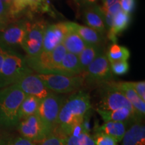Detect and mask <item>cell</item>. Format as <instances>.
Masks as SVG:
<instances>
[{
    "label": "cell",
    "instance_id": "cell-1",
    "mask_svg": "<svg viewBox=\"0 0 145 145\" xmlns=\"http://www.w3.org/2000/svg\"><path fill=\"white\" fill-rule=\"evenodd\" d=\"M91 108L89 94L87 92L80 90L70 95L61 109L53 133L62 138L67 137L82 122L85 115Z\"/></svg>",
    "mask_w": 145,
    "mask_h": 145
},
{
    "label": "cell",
    "instance_id": "cell-2",
    "mask_svg": "<svg viewBox=\"0 0 145 145\" xmlns=\"http://www.w3.org/2000/svg\"><path fill=\"white\" fill-rule=\"evenodd\" d=\"M26 95L16 84L0 89V128L16 129L20 107Z\"/></svg>",
    "mask_w": 145,
    "mask_h": 145
},
{
    "label": "cell",
    "instance_id": "cell-3",
    "mask_svg": "<svg viewBox=\"0 0 145 145\" xmlns=\"http://www.w3.org/2000/svg\"><path fill=\"white\" fill-rule=\"evenodd\" d=\"M34 72L27 65L25 57L14 50H8L0 70V89L16 84Z\"/></svg>",
    "mask_w": 145,
    "mask_h": 145
},
{
    "label": "cell",
    "instance_id": "cell-4",
    "mask_svg": "<svg viewBox=\"0 0 145 145\" xmlns=\"http://www.w3.org/2000/svg\"><path fill=\"white\" fill-rule=\"evenodd\" d=\"M67 50L61 44L50 52L41 51L34 56H25L27 65L39 74H59V65Z\"/></svg>",
    "mask_w": 145,
    "mask_h": 145
},
{
    "label": "cell",
    "instance_id": "cell-5",
    "mask_svg": "<svg viewBox=\"0 0 145 145\" xmlns=\"http://www.w3.org/2000/svg\"><path fill=\"white\" fill-rule=\"evenodd\" d=\"M36 74L50 91L58 94L74 92L86 85L83 72L71 77L59 74Z\"/></svg>",
    "mask_w": 145,
    "mask_h": 145
},
{
    "label": "cell",
    "instance_id": "cell-6",
    "mask_svg": "<svg viewBox=\"0 0 145 145\" xmlns=\"http://www.w3.org/2000/svg\"><path fill=\"white\" fill-rule=\"evenodd\" d=\"M66 99L64 95L52 92L41 99L36 115L51 133L55 129L59 112Z\"/></svg>",
    "mask_w": 145,
    "mask_h": 145
},
{
    "label": "cell",
    "instance_id": "cell-7",
    "mask_svg": "<svg viewBox=\"0 0 145 145\" xmlns=\"http://www.w3.org/2000/svg\"><path fill=\"white\" fill-rule=\"evenodd\" d=\"M122 108H126L136 113L129 101L118 89L114 86L112 81L99 86L97 109L110 111Z\"/></svg>",
    "mask_w": 145,
    "mask_h": 145
},
{
    "label": "cell",
    "instance_id": "cell-8",
    "mask_svg": "<svg viewBox=\"0 0 145 145\" xmlns=\"http://www.w3.org/2000/svg\"><path fill=\"white\" fill-rule=\"evenodd\" d=\"M86 84L101 86L114 80L110 64L106 54L103 52L98 56L83 72Z\"/></svg>",
    "mask_w": 145,
    "mask_h": 145
},
{
    "label": "cell",
    "instance_id": "cell-9",
    "mask_svg": "<svg viewBox=\"0 0 145 145\" xmlns=\"http://www.w3.org/2000/svg\"><path fill=\"white\" fill-rule=\"evenodd\" d=\"M47 26L46 22L43 19L30 21L26 36L20 46L27 56H34L42 51L43 38Z\"/></svg>",
    "mask_w": 145,
    "mask_h": 145
},
{
    "label": "cell",
    "instance_id": "cell-10",
    "mask_svg": "<svg viewBox=\"0 0 145 145\" xmlns=\"http://www.w3.org/2000/svg\"><path fill=\"white\" fill-rule=\"evenodd\" d=\"M16 129L20 135L34 143L41 142L52 134L36 114L20 121Z\"/></svg>",
    "mask_w": 145,
    "mask_h": 145
},
{
    "label": "cell",
    "instance_id": "cell-11",
    "mask_svg": "<svg viewBox=\"0 0 145 145\" xmlns=\"http://www.w3.org/2000/svg\"><path fill=\"white\" fill-rule=\"evenodd\" d=\"M30 21L23 19L12 22L3 31L0 32V46L8 50H12V47L21 46Z\"/></svg>",
    "mask_w": 145,
    "mask_h": 145
},
{
    "label": "cell",
    "instance_id": "cell-12",
    "mask_svg": "<svg viewBox=\"0 0 145 145\" xmlns=\"http://www.w3.org/2000/svg\"><path fill=\"white\" fill-rule=\"evenodd\" d=\"M16 85L27 95H32L41 99L52 91L48 89L36 73H32L23 77Z\"/></svg>",
    "mask_w": 145,
    "mask_h": 145
},
{
    "label": "cell",
    "instance_id": "cell-13",
    "mask_svg": "<svg viewBox=\"0 0 145 145\" xmlns=\"http://www.w3.org/2000/svg\"><path fill=\"white\" fill-rule=\"evenodd\" d=\"M69 31L65 22L48 25L44 31L42 51L50 52L62 44L65 34Z\"/></svg>",
    "mask_w": 145,
    "mask_h": 145
},
{
    "label": "cell",
    "instance_id": "cell-14",
    "mask_svg": "<svg viewBox=\"0 0 145 145\" xmlns=\"http://www.w3.org/2000/svg\"><path fill=\"white\" fill-rule=\"evenodd\" d=\"M83 20L89 28L105 35L107 33L104 16L99 5H94L83 10Z\"/></svg>",
    "mask_w": 145,
    "mask_h": 145
},
{
    "label": "cell",
    "instance_id": "cell-15",
    "mask_svg": "<svg viewBox=\"0 0 145 145\" xmlns=\"http://www.w3.org/2000/svg\"><path fill=\"white\" fill-rule=\"evenodd\" d=\"M69 30L79 36L88 45H100L104 40V36L89 27L72 22H65Z\"/></svg>",
    "mask_w": 145,
    "mask_h": 145
},
{
    "label": "cell",
    "instance_id": "cell-16",
    "mask_svg": "<svg viewBox=\"0 0 145 145\" xmlns=\"http://www.w3.org/2000/svg\"><path fill=\"white\" fill-rule=\"evenodd\" d=\"M96 112L100 116L104 122H132L138 119L141 118L135 113L126 108H122L114 110H101L96 108Z\"/></svg>",
    "mask_w": 145,
    "mask_h": 145
},
{
    "label": "cell",
    "instance_id": "cell-17",
    "mask_svg": "<svg viewBox=\"0 0 145 145\" xmlns=\"http://www.w3.org/2000/svg\"><path fill=\"white\" fill-rule=\"evenodd\" d=\"M121 145H145V126L142 119L134 121L127 129Z\"/></svg>",
    "mask_w": 145,
    "mask_h": 145
},
{
    "label": "cell",
    "instance_id": "cell-18",
    "mask_svg": "<svg viewBox=\"0 0 145 145\" xmlns=\"http://www.w3.org/2000/svg\"><path fill=\"white\" fill-rule=\"evenodd\" d=\"M112 83L124 94L126 99L129 101L138 116L141 118H143L145 115V101L141 99L126 81L116 82L113 81Z\"/></svg>",
    "mask_w": 145,
    "mask_h": 145
},
{
    "label": "cell",
    "instance_id": "cell-19",
    "mask_svg": "<svg viewBox=\"0 0 145 145\" xmlns=\"http://www.w3.org/2000/svg\"><path fill=\"white\" fill-rule=\"evenodd\" d=\"M132 122H108L101 125L96 123L93 130V132H101L110 136L119 143L122 141L127 129Z\"/></svg>",
    "mask_w": 145,
    "mask_h": 145
},
{
    "label": "cell",
    "instance_id": "cell-20",
    "mask_svg": "<svg viewBox=\"0 0 145 145\" xmlns=\"http://www.w3.org/2000/svg\"><path fill=\"white\" fill-rule=\"evenodd\" d=\"M131 22V15L120 11L114 16L111 28L107 32V36L112 43H117L118 36L128 28Z\"/></svg>",
    "mask_w": 145,
    "mask_h": 145
},
{
    "label": "cell",
    "instance_id": "cell-21",
    "mask_svg": "<svg viewBox=\"0 0 145 145\" xmlns=\"http://www.w3.org/2000/svg\"><path fill=\"white\" fill-rule=\"evenodd\" d=\"M61 75L66 76H76L83 73L78 55L66 52L59 65Z\"/></svg>",
    "mask_w": 145,
    "mask_h": 145
},
{
    "label": "cell",
    "instance_id": "cell-22",
    "mask_svg": "<svg viewBox=\"0 0 145 145\" xmlns=\"http://www.w3.org/2000/svg\"><path fill=\"white\" fill-rule=\"evenodd\" d=\"M62 44L64 46L67 52L76 55H79L88 45L79 37V36L71 30H69L65 34Z\"/></svg>",
    "mask_w": 145,
    "mask_h": 145
},
{
    "label": "cell",
    "instance_id": "cell-23",
    "mask_svg": "<svg viewBox=\"0 0 145 145\" xmlns=\"http://www.w3.org/2000/svg\"><path fill=\"white\" fill-rule=\"evenodd\" d=\"M40 99L32 95H26L20 105L18 112L19 122L22 120L37 114Z\"/></svg>",
    "mask_w": 145,
    "mask_h": 145
},
{
    "label": "cell",
    "instance_id": "cell-24",
    "mask_svg": "<svg viewBox=\"0 0 145 145\" xmlns=\"http://www.w3.org/2000/svg\"><path fill=\"white\" fill-rule=\"evenodd\" d=\"M103 52V49L100 45H87L78 55L83 72H84L89 65Z\"/></svg>",
    "mask_w": 145,
    "mask_h": 145
},
{
    "label": "cell",
    "instance_id": "cell-25",
    "mask_svg": "<svg viewBox=\"0 0 145 145\" xmlns=\"http://www.w3.org/2000/svg\"><path fill=\"white\" fill-rule=\"evenodd\" d=\"M109 63L127 61L130 57V52L126 47L120 46L117 43H112L106 53Z\"/></svg>",
    "mask_w": 145,
    "mask_h": 145
},
{
    "label": "cell",
    "instance_id": "cell-26",
    "mask_svg": "<svg viewBox=\"0 0 145 145\" xmlns=\"http://www.w3.org/2000/svg\"><path fill=\"white\" fill-rule=\"evenodd\" d=\"M0 145H36L20 135L10 133H0Z\"/></svg>",
    "mask_w": 145,
    "mask_h": 145
},
{
    "label": "cell",
    "instance_id": "cell-27",
    "mask_svg": "<svg viewBox=\"0 0 145 145\" xmlns=\"http://www.w3.org/2000/svg\"><path fill=\"white\" fill-rule=\"evenodd\" d=\"M63 138L65 145H95L91 135L84 132L78 135H70Z\"/></svg>",
    "mask_w": 145,
    "mask_h": 145
},
{
    "label": "cell",
    "instance_id": "cell-28",
    "mask_svg": "<svg viewBox=\"0 0 145 145\" xmlns=\"http://www.w3.org/2000/svg\"><path fill=\"white\" fill-rule=\"evenodd\" d=\"M28 7L31 10L36 12H44L51 14L52 10L51 9L48 0H26Z\"/></svg>",
    "mask_w": 145,
    "mask_h": 145
},
{
    "label": "cell",
    "instance_id": "cell-29",
    "mask_svg": "<svg viewBox=\"0 0 145 145\" xmlns=\"http://www.w3.org/2000/svg\"><path fill=\"white\" fill-rule=\"evenodd\" d=\"M91 136L95 145H119L117 141L103 132H93Z\"/></svg>",
    "mask_w": 145,
    "mask_h": 145
},
{
    "label": "cell",
    "instance_id": "cell-30",
    "mask_svg": "<svg viewBox=\"0 0 145 145\" xmlns=\"http://www.w3.org/2000/svg\"><path fill=\"white\" fill-rule=\"evenodd\" d=\"M110 64L112 73L116 75H125L128 72L130 69L129 63L127 61H116L110 63Z\"/></svg>",
    "mask_w": 145,
    "mask_h": 145
},
{
    "label": "cell",
    "instance_id": "cell-31",
    "mask_svg": "<svg viewBox=\"0 0 145 145\" xmlns=\"http://www.w3.org/2000/svg\"><path fill=\"white\" fill-rule=\"evenodd\" d=\"M128 83L141 99L145 101V81H128Z\"/></svg>",
    "mask_w": 145,
    "mask_h": 145
},
{
    "label": "cell",
    "instance_id": "cell-32",
    "mask_svg": "<svg viewBox=\"0 0 145 145\" xmlns=\"http://www.w3.org/2000/svg\"><path fill=\"white\" fill-rule=\"evenodd\" d=\"M39 145H65L64 139L56 134L52 133L44 140L40 142Z\"/></svg>",
    "mask_w": 145,
    "mask_h": 145
},
{
    "label": "cell",
    "instance_id": "cell-33",
    "mask_svg": "<svg viewBox=\"0 0 145 145\" xmlns=\"http://www.w3.org/2000/svg\"><path fill=\"white\" fill-rule=\"evenodd\" d=\"M119 3L121 10L130 15L136 8V0H119Z\"/></svg>",
    "mask_w": 145,
    "mask_h": 145
},
{
    "label": "cell",
    "instance_id": "cell-34",
    "mask_svg": "<svg viewBox=\"0 0 145 145\" xmlns=\"http://www.w3.org/2000/svg\"><path fill=\"white\" fill-rule=\"evenodd\" d=\"M0 19L8 22L9 23L12 22V20L9 14L8 10L3 3L2 0H0Z\"/></svg>",
    "mask_w": 145,
    "mask_h": 145
},
{
    "label": "cell",
    "instance_id": "cell-35",
    "mask_svg": "<svg viewBox=\"0 0 145 145\" xmlns=\"http://www.w3.org/2000/svg\"><path fill=\"white\" fill-rule=\"evenodd\" d=\"M98 1L99 0H73L74 3L78 8L82 10L97 4Z\"/></svg>",
    "mask_w": 145,
    "mask_h": 145
},
{
    "label": "cell",
    "instance_id": "cell-36",
    "mask_svg": "<svg viewBox=\"0 0 145 145\" xmlns=\"http://www.w3.org/2000/svg\"><path fill=\"white\" fill-rule=\"evenodd\" d=\"M118 3H119V0H101L100 8L101 9H107Z\"/></svg>",
    "mask_w": 145,
    "mask_h": 145
},
{
    "label": "cell",
    "instance_id": "cell-37",
    "mask_svg": "<svg viewBox=\"0 0 145 145\" xmlns=\"http://www.w3.org/2000/svg\"><path fill=\"white\" fill-rule=\"evenodd\" d=\"M8 50L5 49V48H2V47L0 46V70H1V65H2L3 59H4V57L5 56V54H6L7 51Z\"/></svg>",
    "mask_w": 145,
    "mask_h": 145
},
{
    "label": "cell",
    "instance_id": "cell-38",
    "mask_svg": "<svg viewBox=\"0 0 145 145\" xmlns=\"http://www.w3.org/2000/svg\"><path fill=\"white\" fill-rule=\"evenodd\" d=\"M13 1H14V0H2L3 3H4L5 6H6L7 9L8 10L9 14H10L11 8H12V3H13ZM10 17H11V16H10Z\"/></svg>",
    "mask_w": 145,
    "mask_h": 145
},
{
    "label": "cell",
    "instance_id": "cell-39",
    "mask_svg": "<svg viewBox=\"0 0 145 145\" xmlns=\"http://www.w3.org/2000/svg\"><path fill=\"white\" fill-rule=\"evenodd\" d=\"M9 24H10V23H9V22H8L0 19V32L3 31V30L8 26Z\"/></svg>",
    "mask_w": 145,
    "mask_h": 145
}]
</instances>
